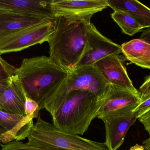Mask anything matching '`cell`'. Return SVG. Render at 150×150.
Returning a JSON list of instances; mask_svg holds the SVG:
<instances>
[{
  "mask_svg": "<svg viewBox=\"0 0 150 150\" xmlns=\"http://www.w3.org/2000/svg\"><path fill=\"white\" fill-rule=\"evenodd\" d=\"M140 39L150 44V28H147L142 31Z\"/></svg>",
  "mask_w": 150,
  "mask_h": 150,
  "instance_id": "obj_26",
  "label": "cell"
},
{
  "mask_svg": "<svg viewBox=\"0 0 150 150\" xmlns=\"http://www.w3.org/2000/svg\"><path fill=\"white\" fill-rule=\"evenodd\" d=\"M0 11L38 16L54 20L51 1L0 0Z\"/></svg>",
  "mask_w": 150,
  "mask_h": 150,
  "instance_id": "obj_12",
  "label": "cell"
},
{
  "mask_svg": "<svg viewBox=\"0 0 150 150\" xmlns=\"http://www.w3.org/2000/svg\"><path fill=\"white\" fill-rule=\"evenodd\" d=\"M132 110H120L97 117L105 124V141L109 150H117L125 141L127 132L136 122Z\"/></svg>",
  "mask_w": 150,
  "mask_h": 150,
  "instance_id": "obj_7",
  "label": "cell"
},
{
  "mask_svg": "<svg viewBox=\"0 0 150 150\" xmlns=\"http://www.w3.org/2000/svg\"><path fill=\"white\" fill-rule=\"evenodd\" d=\"M143 144L145 150H150V136L149 138L143 142Z\"/></svg>",
  "mask_w": 150,
  "mask_h": 150,
  "instance_id": "obj_28",
  "label": "cell"
},
{
  "mask_svg": "<svg viewBox=\"0 0 150 150\" xmlns=\"http://www.w3.org/2000/svg\"><path fill=\"white\" fill-rule=\"evenodd\" d=\"M33 126L32 118L0 110V126L7 130L10 142L28 138Z\"/></svg>",
  "mask_w": 150,
  "mask_h": 150,
  "instance_id": "obj_15",
  "label": "cell"
},
{
  "mask_svg": "<svg viewBox=\"0 0 150 150\" xmlns=\"http://www.w3.org/2000/svg\"><path fill=\"white\" fill-rule=\"evenodd\" d=\"M52 6L55 18L63 17L88 23L94 14L108 7L107 0H52Z\"/></svg>",
  "mask_w": 150,
  "mask_h": 150,
  "instance_id": "obj_9",
  "label": "cell"
},
{
  "mask_svg": "<svg viewBox=\"0 0 150 150\" xmlns=\"http://www.w3.org/2000/svg\"><path fill=\"white\" fill-rule=\"evenodd\" d=\"M123 61V58L119 54H112L102 58L93 64L109 84L138 91L129 77Z\"/></svg>",
  "mask_w": 150,
  "mask_h": 150,
  "instance_id": "obj_11",
  "label": "cell"
},
{
  "mask_svg": "<svg viewBox=\"0 0 150 150\" xmlns=\"http://www.w3.org/2000/svg\"><path fill=\"white\" fill-rule=\"evenodd\" d=\"M10 143L8 136V132L0 126V144H6Z\"/></svg>",
  "mask_w": 150,
  "mask_h": 150,
  "instance_id": "obj_25",
  "label": "cell"
},
{
  "mask_svg": "<svg viewBox=\"0 0 150 150\" xmlns=\"http://www.w3.org/2000/svg\"><path fill=\"white\" fill-rule=\"evenodd\" d=\"M26 95L18 77L15 75L0 96V110L16 115L26 116L25 104Z\"/></svg>",
  "mask_w": 150,
  "mask_h": 150,
  "instance_id": "obj_13",
  "label": "cell"
},
{
  "mask_svg": "<svg viewBox=\"0 0 150 150\" xmlns=\"http://www.w3.org/2000/svg\"><path fill=\"white\" fill-rule=\"evenodd\" d=\"M114 11L126 12L144 28H150V9L136 0H107Z\"/></svg>",
  "mask_w": 150,
  "mask_h": 150,
  "instance_id": "obj_16",
  "label": "cell"
},
{
  "mask_svg": "<svg viewBox=\"0 0 150 150\" xmlns=\"http://www.w3.org/2000/svg\"><path fill=\"white\" fill-rule=\"evenodd\" d=\"M15 75L22 85L26 97L36 101L40 110L45 100L66 80L69 72L45 55L24 59Z\"/></svg>",
  "mask_w": 150,
  "mask_h": 150,
  "instance_id": "obj_1",
  "label": "cell"
},
{
  "mask_svg": "<svg viewBox=\"0 0 150 150\" xmlns=\"http://www.w3.org/2000/svg\"><path fill=\"white\" fill-rule=\"evenodd\" d=\"M129 150H145V149L143 145H139L137 144L131 147Z\"/></svg>",
  "mask_w": 150,
  "mask_h": 150,
  "instance_id": "obj_29",
  "label": "cell"
},
{
  "mask_svg": "<svg viewBox=\"0 0 150 150\" xmlns=\"http://www.w3.org/2000/svg\"><path fill=\"white\" fill-rule=\"evenodd\" d=\"M88 23L59 17L55 18V30L48 40L49 56L68 72L76 66L84 52Z\"/></svg>",
  "mask_w": 150,
  "mask_h": 150,
  "instance_id": "obj_2",
  "label": "cell"
},
{
  "mask_svg": "<svg viewBox=\"0 0 150 150\" xmlns=\"http://www.w3.org/2000/svg\"><path fill=\"white\" fill-rule=\"evenodd\" d=\"M40 111L38 103L33 100L26 97L25 104V112L26 116L34 119L38 118Z\"/></svg>",
  "mask_w": 150,
  "mask_h": 150,
  "instance_id": "obj_21",
  "label": "cell"
},
{
  "mask_svg": "<svg viewBox=\"0 0 150 150\" xmlns=\"http://www.w3.org/2000/svg\"><path fill=\"white\" fill-rule=\"evenodd\" d=\"M138 91L141 97V103L150 97V75L146 77L144 82L141 85Z\"/></svg>",
  "mask_w": 150,
  "mask_h": 150,
  "instance_id": "obj_23",
  "label": "cell"
},
{
  "mask_svg": "<svg viewBox=\"0 0 150 150\" xmlns=\"http://www.w3.org/2000/svg\"><path fill=\"white\" fill-rule=\"evenodd\" d=\"M27 143L41 149L52 150H109L104 143L98 142L65 133L53 123L43 120L39 115L37 122L28 137Z\"/></svg>",
  "mask_w": 150,
  "mask_h": 150,
  "instance_id": "obj_5",
  "label": "cell"
},
{
  "mask_svg": "<svg viewBox=\"0 0 150 150\" xmlns=\"http://www.w3.org/2000/svg\"><path fill=\"white\" fill-rule=\"evenodd\" d=\"M122 53L128 60L143 68L150 69V44L135 39L121 45Z\"/></svg>",
  "mask_w": 150,
  "mask_h": 150,
  "instance_id": "obj_17",
  "label": "cell"
},
{
  "mask_svg": "<svg viewBox=\"0 0 150 150\" xmlns=\"http://www.w3.org/2000/svg\"><path fill=\"white\" fill-rule=\"evenodd\" d=\"M50 21L54 20L28 14L0 11V36Z\"/></svg>",
  "mask_w": 150,
  "mask_h": 150,
  "instance_id": "obj_14",
  "label": "cell"
},
{
  "mask_svg": "<svg viewBox=\"0 0 150 150\" xmlns=\"http://www.w3.org/2000/svg\"><path fill=\"white\" fill-rule=\"evenodd\" d=\"M111 17L118 25L123 33L132 36L143 29L142 26L131 16L121 11H114Z\"/></svg>",
  "mask_w": 150,
  "mask_h": 150,
  "instance_id": "obj_18",
  "label": "cell"
},
{
  "mask_svg": "<svg viewBox=\"0 0 150 150\" xmlns=\"http://www.w3.org/2000/svg\"><path fill=\"white\" fill-rule=\"evenodd\" d=\"M105 99L86 91L71 92L53 117V124L62 132L83 135L98 117Z\"/></svg>",
  "mask_w": 150,
  "mask_h": 150,
  "instance_id": "obj_3",
  "label": "cell"
},
{
  "mask_svg": "<svg viewBox=\"0 0 150 150\" xmlns=\"http://www.w3.org/2000/svg\"><path fill=\"white\" fill-rule=\"evenodd\" d=\"M109 88V84L94 64L76 67L69 72L66 80L45 100L44 109L53 118L69 92L86 91L103 99L106 97Z\"/></svg>",
  "mask_w": 150,
  "mask_h": 150,
  "instance_id": "obj_4",
  "label": "cell"
},
{
  "mask_svg": "<svg viewBox=\"0 0 150 150\" xmlns=\"http://www.w3.org/2000/svg\"><path fill=\"white\" fill-rule=\"evenodd\" d=\"M10 79L8 81H0V96L4 92L8 86Z\"/></svg>",
  "mask_w": 150,
  "mask_h": 150,
  "instance_id": "obj_27",
  "label": "cell"
},
{
  "mask_svg": "<svg viewBox=\"0 0 150 150\" xmlns=\"http://www.w3.org/2000/svg\"><path fill=\"white\" fill-rule=\"evenodd\" d=\"M138 91L125 87L109 84V90L98 116L120 110L133 111L141 103Z\"/></svg>",
  "mask_w": 150,
  "mask_h": 150,
  "instance_id": "obj_10",
  "label": "cell"
},
{
  "mask_svg": "<svg viewBox=\"0 0 150 150\" xmlns=\"http://www.w3.org/2000/svg\"><path fill=\"white\" fill-rule=\"evenodd\" d=\"M1 149L0 150H52L41 149L23 143L20 141H14L6 144H0Z\"/></svg>",
  "mask_w": 150,
  "mask_h": 150,
  "instance_id": "obj_20",
  "label": "cell"
},
{
  "mask_svg": "<svg viewBox=\"0 0 150 150\" xmlns=\"http://www.w3.org/2000/svg\"><path fill=\"white\" fill-rule=\"evenodd\" d=\"M150 109V96L145 100L139 104L132 111L133 115L137 119H139Z\"/></svg>",
  "mask_w": 150,
  "mask_h": 150,
  "instance_id": "obj_22",
  "label": "cell"
},
{
  "mask_svg": "<svg viewBox=\"0 0 150 150\" xmlns=\"http://www.w3.org/2000/svg\"><path fill=\"white\" fill-rule=\"evenodd\" d=\"M120 53L121 45L102 35L91 23L88 26L84 52L76 67L92 65L104 57Z\"/></svg>",
  "mask_w": 150,
  "mask_h": 150,
  "instance_id": "obj_8",
  "label": "cell"
},
{
  "mask_svg": "<svg viewBox=\"0 0 150 150\" xmlns=\"http://www.w3.org/2000/svg\"><path fill=\"white\" fill-rule=\"evenodd\" d=\"M16 68L4 60L0 54V81H8L15 75Z\"/></svg>",
  "mask_w": 150,
  "mask_h": 150,
  "instance_id": "obj_19",
  "label": "cell"
},
{
  "mask_svg": "<svg viewBox=\"0 0 150 150\" xmlns=\"http://www.w3.org/2000/svg\"><path fill=\"white\" fill-rule=\"evenodd\" d=\"M138 120L142 124L145 130L150 136V109L140 117Z\"/></svg>",
  "mask_w": 150,
  "mask_h": 150,
  "instance_id": "obj_24",
  "label": "cell"
},
{
  "mask_svg": "<svg viewBox=\"0 0 150 150\" xmlns=\"http://www.w3.org/2000/svg\"><path fill=\"white\" fill-rule=\"evenodd\" d=\"M54 30V20L0 36V54L19 52L47 42Z\"/></svg>",
  "mask_w": 150,
  "mask_h": 150,
  "instance_id": "obj_6",
  "label": "cell"
}]
</instances>
